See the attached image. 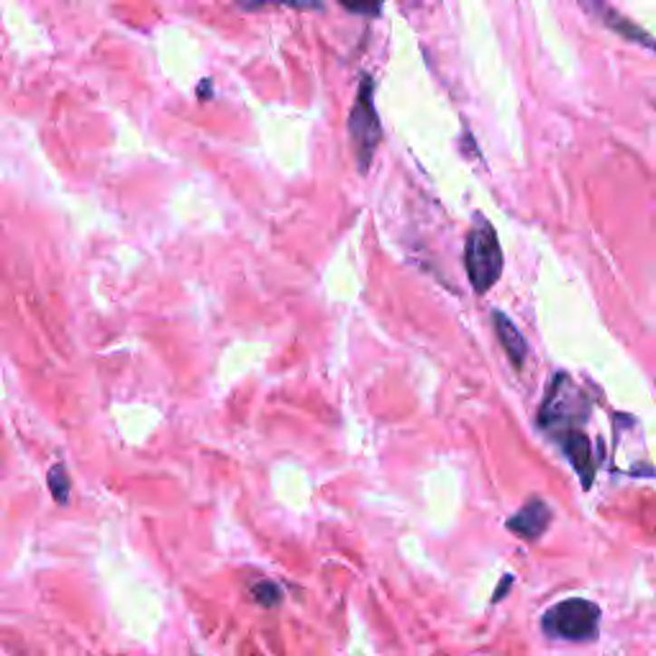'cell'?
<instances>
[{"label":"cell","instance_id":"cell-1","mask_svg":"<svg viewBox=\"0 0 656 656\" xmlns=\"http://www.w3.org/2000/svg\"><path fill=\"white\" fill-rule=\"evenodd\" d=\"M590 418V400L582 392L572 377L559 372L552 380V388L546 392V400L538 410V426L552 436L554 441L567 454L572 467L580 472L582 485L590 487L595 475V454L587 433L582 431Z\"/></svg>","mask_w":656,"mask_h":656},{"label":"cell","instance_id":"cell-2","mask_svg":"<svg viewBox=\"0 0 656 656\" xmlns=\"http://www.w3.org/2000/svg\"><path fill=\"white\" fill-rule=\"evenodd\" d=\"M475 221L478 226H472V231L467 236V246H464V265H467L469 283L482 295L503 275V249H500V241H497V234L490 221H485L479 213L475 216Z\"/></svg>","mask_w":656,"mask_h":656},{"label":"cell","instance_id":"cell-3","mask_svg":"<svg viewBox=\"0 0 656 656\" xmlns=\"http://www.w3.org/2000/svg\"><path fill=\"white\" fill-rule=\"evenodd\" d=\"M597 626H600V608L595 603L582 600V597L556 603L541 618L544 633L549 639H556V642H593L597 636Z\"/></svg>","mask_w":656,"mask_h":656},{"label":"cell","instance_id":"cell-4","mask_svg":"<svg viewBox=\"0 0 656 656\" xmlns=\"http://www.w3.org/2000/svg\"><path fill=\"white\" fill-rule=\"evenodd\" d=\"M349 139L354 144V154H357L359 172H367L374 159V150L382 139V126H380V116L374 108V82L372 77H362V88H359L357 103L349 113V123H346Z\"/></svg>","mask_w":656,"mask_h":656},{"label":"cell","instance_id":"cell-5","mask_svg":"<svg viewBox=\"0 0 656 656\" xmlns=\"http://www.w3.org/2000/svg\"><path fill=\"white\" fill-rule=\"evenodd\" d=\"M549 523H552V510H549V506H546L544 500H538V497H531L513 518H507L506 526L507 531H513V534L523 538V541H536V538H541V534L549 528Z\"/></svg>","mask_w":656,"mask_h":656},{"label":"cell","instance_id":"cell-6","mask_svg":"<svg viewBox=\"0 0 656 656\" xmlns=\"http://www.w3.org/2000/svg\"><path fill=\"white\" fill-rule=\"evenodd\" d=\"M492 326H495V333H497V339H500L503 349H506L507 359L521 370L523 362L528 357V343L523 339V333L503 311H492Z\"/></svg>","mask_w":656,"mask_h":656},{"label":"cell","instance_id":"cell-7","mask_svg":"<svg viewBox=\"0 0 656 656\" xmlns=\"http://www.w3.org/2000/svg\"><path fill=\"white\" fill-rule=\"evenodd\" d=\"M600 11H603V18H605V26H611L613 31L623 34L631 42H639V44L646 46V49H651V36L643 29H639L636 24H631L626 15H621L618 11H613V8H600Z\"/></svg>","mask_w":656,"mask_h":656},{"label":"cell","instance_id":"cell-8","mask_svg":"<svg viewBox=\"0 0 656 656\" xmlns=\"http://www.w3.org/2000/svg\"><path fill=\"white\" fill-rule=\"evenodd\" d=\"M49 490H52V497L64 506L67 500H70V490H72V482H70V475H67V469L62 467V464H54L52 469H49Z\"/></svg>","mask_w":656,"mask_h":656},{"label":"cell","instance_id":"cell-9","mask_svg":"<svg viewBox=\"0 0 656 656\" xmlns=\"http://www.w3.org/2000/svg\"><path fill=\"white\" fill-rule=\"evenodd\" d=\"M252 595L254 600L262 605V608H277L280 605V600H283V590L275 584V582H256L252 587Z\"/></svg>","mask_w":656,"mask_h":656},{"label":"cell","instance_id":"cell-10","mask_svg":"<svg viewBox=\"0 0 656 656\" xmlns=\"http://www.w3.org/2000/svg\"><path fill=\"white\" fill-rule=\"evenodd\" d=\"M343 8H346V11H352V14H364V15L380 14V5H354V3H352V5H346V3H343Z\"/></svg>","mask_w":656,"mask_h":656},{"label":"cell","instance_id":"cell-11","mask_svg":"<svg viewBox=\"0 0 656 656\" xmlns=\"http://www.w3.org/2000/svg\"><path fill=\"white\" fill-rule=\"evenodd\" d=\"M510 582H513V577H506V580H503V584H500V590H497V593H495V597H492V603H497L500 597L506 595L507 587H510Z\"/></svg>","mask_w":656,"mask_h":656},{"label":"cell","instance_id":"cell-12","mask_svg":"<svg viewBox=\"0 0 656 656\" xmlns=\"http://www.w3.org/2000/svg\"><path fill=\"white\" fill-rule=\"evenodd\" d=\"M198 95L203 98V95H208L210 98V80H203V85H200V90H198Z\"/></svg>","mask_w":656,"mask_h":656}]
</instances>
